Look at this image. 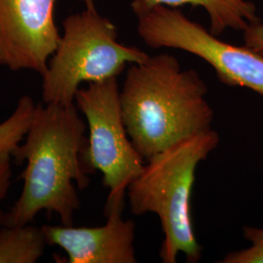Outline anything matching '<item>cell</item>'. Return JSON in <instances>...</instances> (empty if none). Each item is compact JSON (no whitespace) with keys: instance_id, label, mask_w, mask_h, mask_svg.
<instances>
[{"instance_id":"8992f818","label":"cell","mask_w":263,"mask_h":263,"mask_svg":"<svg viewBox=\"0 0 263 263\" xmlns=\"http://www.w3.org/2000/svg\"><path fill=\"white\" fill-rule=\"evenodd\" d=\"M138 34L152 49H179L212 66L218 80L248 88L263 99V56L248 46L218 39L177 8L159 5L138 17Z\"/></svg>"},{"instance_id":"5bb4252c","label":"cell","mask_w":263,"mask_h":263,"mask_svg":"<svg viewBox=\"0 0 263 263\" xmlns=\"http://www.w3.org/2000/svg\"><path fill=\"white\" fill-rule=\"evenodd\" d=\"M12 177V168H11V159L0 160V203L4 200L11 184ZM4 214L0 210V227L2 226Z\"/></svg>"},{"instance_id":"ba28073f","label":"cell","mask_w":263,"mask_h":263,"mask_svg":"<svg viewBox=\"0 0 263 263\" xmlns=\"http://www.w3.org/2000/svg\"><path fill=\"white\" fill-rule=\"evenodd\" d=\"M124 201L105 205V224L99 227L43 226L47 245L66 252L69 263H136V226L124 220Z\"/></svg>"},{"instance_id":"3957f363","label":"cell","mask_w":263,"mask_h":263,"mask_svg":"<svg viewBox=\"0 0 263 263\" xmlns=\"http://www.w3.org/2000/svg\"><path fill=\"white\" fill-rule=\"evenodd\" d=\"M219 141L218 133L210 129L179 141L148 160L127 189L135 216L153 213L159 217L164 234L159 256L164 263L176 262L180 253L189 263L202 257L190 200L198 165L216 149Z\"/></svg>"},{"instance_id":"4fadbf2b","label":"cell","mask_w":263,"mask_h":263,"mask_svg":"<svg viewBox=\"0 0 263 263\" xmlns=\"http://www.w3.org/2000/svg\"><path fill=\"white\" fill-rule=\"evenodd\" d=\"M244 32L245 45L263 56V24L261 22L251 25Z\"/></svg>"},{"instance_id":"9c48e42d","label":"cell","mask_w":263,"mask_h":263,"mask_svg":"<svg viewBox=\"0 0 263 263\" xmlns=\"http://www.w3.org/2000/svg\"><path fill=\"white\" fill-rule=\"evenodd\" d=\"M189 4L206 10L210 20V31L219 36L226 29L244 31L251 25L260 22L256 6L249 0H132L131 8L137 17L156 6L173 8Z\"/></svg>"},{"instance_id":"52a82bcc","label":"cell","mask_w":263,"mask_h":263,"mask_svg":"<svg viewBox=\"0 0 263 263\" xmlns=\"http://www.w3.org/2000/svg\"><path fill=\"white\" fill-rule=\"evenodd\" d=\"M57 0H0V66L43 76L61 36Z\"/></svg>"},{"instance_id":"8fae6325","label":"cell","mask_w":263,"mask_h":263,"mask_svg":"<svg viewBox=\"0 0 263 263\" xmlns=\"http://www.w3.org/2000/svg\"><path fill=\"white\" fill-rule=\"evenodd\" d=\"M35 106L30 97L23 96L13 113L0 123V160L11 159L13 151L24 141Z\"/></svg>"},{"instance_id":"277c9868","label":"cell","mask_w":263,"mask_h":263,"mask_svg":"<svg viewBox=\"0 0 263 263\" xmlns=\"http://www.w3.org/2000/svg\"><path fill=\"white\" fill-rule=\"evenodd\" d=\"M86 10L64 22V35L42 76L46 104H74L82 83L120 76L127 65L144 62L148 55L117 40V28L96 10L94 0H84Z\"/></svg>"},{"instance_id":"6da1fadb","label":"cell","mask_w":263,"mask_h":263,"mask_svg":"<svg viewBox=\"0 0 263 263\" xmlns=\"http://www.w3.org/2000/svg\"><path fill=\"white\" fill-rule=\"evenodd\" d=\"M76 104H36L29 129L12 158L27 162L20 175L23 190L2 226H26L42 211L57 214L63 226H73L80 207L77 188L90 183L84 161L86 125Z\"/></svg>"},{"instance_id":"5b68a950","label":"cell","mask_w":263,"mask_h":263,"mask_svg":"<svg viewBox=\"0 0 263 263\" xmlns=\"http://www.w3.org/2000/svg\"><path fill=\"white\" fill-rule=\"evenodd\" d=\"M74 104L88 125L84 161L89 174L102 173L103 183L109 190L106 204L124 201L145 160L135 148L123 122L117 77L79 88Z\"/></svg>"},{"instance_id":"30bf717a","label":"cell","mask_w":263,"mask_h":263,"mask_svg":"<svg viewBox=\"0 0 263 263\" xmlns=\"http://www.w3.org/2000/svg\"><path fill=\"white\" fill-rule=\"evenodd\" d=\"M47 245L42 227L1 226L0 263H35Z\"/></svg>"},{"instance_id":"7a4b0ae2","label":"cell","mask_w":263,"mask_h":263,"mask_svg":"<svg viewBox=\"0 0 263 263\" xmlns=\"http://www.w3.org/2000/svg\"><path fill=\"white\" fill-rule=\"evenodd\" d=\"M205 81L170 54L149 56L128 68L120 103L123 122L144 160L212 129L214 109Z\"/></svg>"},{"instance_id":"7c38bea8","label":"cell","mask_w":263,"mask_h":263,"mask_svg":"<svg viewBox=\"0 0 263 263\" xmlns=\"http://www.w3.org/2000/svg\"><path fill=\"white\" fill-rule=\"evenodd\" d=\"M244 238L251 247L226 254L221 263H263V228L244 226Z\"/></svg>"}]
</instances>
